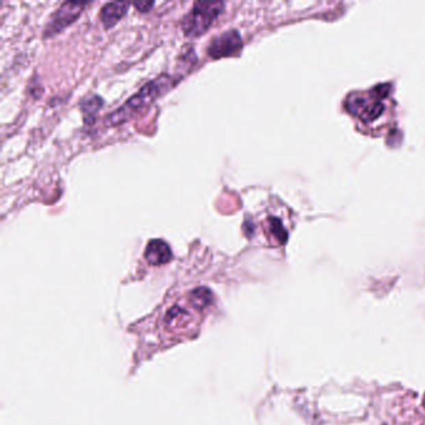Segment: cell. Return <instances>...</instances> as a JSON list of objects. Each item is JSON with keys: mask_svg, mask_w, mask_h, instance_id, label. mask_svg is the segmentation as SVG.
Wrapping results in <instances>:
<instances>
[{"mask_svg": "<svg viewBox=\"0 0 425 425\" xmlns=\"http://www.w3.org/2000/svg\"><path fill=\"white\" fill-rule=\"evenodd\" d=\"M179 81L180 77H171L168 74H162L160 77H156L153 81L144 85L139 92H136L133 96L129 99L116 112L107 115L105 119V124L107 126H115L125 123L136 112L145 109L149 105L153 104L156 99L166 94Z\"/></svg>", "mask_w": 425, "mask_h": 425, "instance_id": "cell-1", "label": "cell"}, {"mask_svg": "<svg viewBox=\"0 0 425 425\" xmlns=\"http://www.w3.org/2000/svg\"><path fill=\"white\" fill-rule=\"evenodd\" d=\"M222 1H196L192 9L182 18L181 29L188 38L205 34L222 13Z\"/></svg>", "mask_w": 425, "mask_h": 425, "instance_id": "cell-2", "label": "cell"}, {"mask_svg": "<svg viewBox=\"0 0 425 425\" xmlns=\"http://www.w3.org/2000/svg\"><path fill=\"white\" fill-rule=\"evenodd\" d=\"M88 3H63L56 9L55 13L50 16L45 27V36H54L68 28L71 23L77 21V16L83 13Z\"/></svg>", "mask_w": 425, "mask_h": 425, "instance_id": "cell-3", "label": "cell"}, {"mask_svg": "<svg viewBox=\"0 0 425 425\" xmlns=\"http://www.w3.org/2000/svg\"><path fill=\"white\" fill-rule=\"evenodd\" d=\"M244 47L242 38L237 30H229L216 36L209 47L207 54L212 59H221L238 54Z\"/></svg>", "mask_w": 425, "mask_h": 425, "instance_id": "cell-4", "label": "cell"}, {"mask_svg": "<svg viewBox=\"0 0 425 425\" xmlns=\"http://www.w3.org/2000/svg\"><path fill=\"white\" fill-rule=\"evenodd\" d=\"M347 107L350 112L356 114L357 116H359L363 121H373L378 116L382 115L384 110V106L381 101H378V99H374L373 101H368L367 99L358 98L355 96L350 99L347 103Z\"/></svg>", "mask_w": 425, "mask_h": 425, "instance_id": "cell-5", "label": "cell"}, {"mask_svg": "<svg viewBox=\"0 0 425 425\" xmlns=\"http://www.w3.org/2000/svg\"><path fill=\"white\" fill-rule=\"evenodd\" d=\"M145 258L147 263L151 266L165 265L172 259V251L164 240L155 238L151 240L145 250Z\"/></svg>", "mask_w": 425, "mask_h": 425, "instance_id": "cell-6", "label": "cell"}, {"mask_svg": "<svg viewBox=\"0 0 425 425\" xmlns=\"http://www.w3.org/2000/svg\"><path fill=\"white\" fill-rule=\"evenodd\" d=\"M129 8H130V3H126V1L107 3L100 12V21L104 24L105 28H112L127 14Z\"/></svg>", "mask_w": 425, "mask_h": 425, "instance_id": "cell-7", "label": "cell"}, {"mask_svg": "<svg viewBox=\"0 0 425 425\" xmlns=\"http://www.w3.org/2000/svg\"><path fill=\"white\" fill-rule=\"evenodd\" d=\"M103 106V99L99 98L96 95H91L89 98L84 99V101L81 103V109L84 114L85 123L94 121L95 116L98 114L99 110Z\"/></svg>", "mask_w": 425, "mask_h": 425, "instance_id": "cell-8", "label": "cell"}, {"mask_svg": "<svg viewBox=\"0 0 425 425\" xmlns=\"http://www.w3.org/2000/svg\"><path fill=\"white\" fill-rule=\"evenodd\" d=\"M268 223H270V230L272 232L273 236L277 238L281 244H285L287 241V237H288V235H287V231L285 230V227H283L282 222L279 221V218L271 217V218L268 220Z\"/></svg>", "mask_w": 425, "mask_h": 425, "instance_id": "cell-9", "label": "cell"}, {"mask_svg": "<svg viewBox=\"0 0 425 425\" xmlns=\"http://www.w3.org/2000/svg\"><path fill=\"white\" fill-rule=\"evenodd\" d=\"M153 5H155L153 1H151V3L150 1H141V3H135L133 4V7L136 8L141 13H147Z\"/></svg>", "mask_w": 425, "mask_h": 425, "instance_id": "cell-10", "label": "cell"}]
</instances>
